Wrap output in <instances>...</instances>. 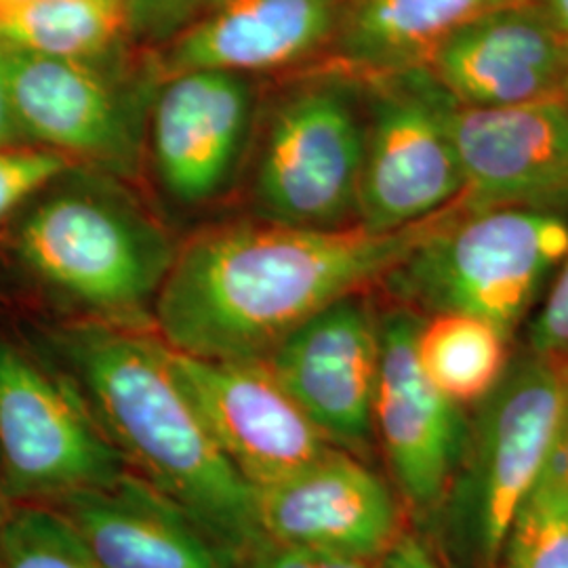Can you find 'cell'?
Wrapping results in <instances>:
<instances>
[{
  "label": "cell",
  "instance_id": "d6a6232c",
  "mask_svg": "<svg viewBox=\"0 0 568 568\" xmlns=\"http://www.w3.org/2000/svg\"><path fill=\"white\" fill-rule=\"evenodd\" d=\"M562 93L568 100V47H567V68H565V81H562Z\"/></svg>",
  "mask_w": 568,
  "mask_h": 568
},
{
  "label": "cell",
  "instance_id": "2e32d148",
  "mask_svg": "<svg viewBox=\"0 0 568 568\" xmlns=\"http://www.w3.org/2000/svg\"><path fill=\"white\" fill-rule=\"evenodd\" d=\"M568 37L516 0L469 21L427 63L462 108H506L562 93Z\"/></svg>",
  "mask_w": 568,
  "mask_h": 568
},
{
  "label": "cell",
  "instance_id": "83f0119b",
  "mask_svg": "<svg viewBox=\"0 0 568 568\" xmlns=\"http://www.w3.org/2000/svg\"><path fill=\"white\" fill-rule=\"evenodd\" d=\"M379 568H440V565L422 537L400 532V537L382 558Z\"/></svg>",
  "mask_w": 568,
  "mask_h": 568
},
{
  "label": "cell",
  "instance_id": "ba28073f",
  "mask_svg": "<svg viewBox=\"0 0 568 568\" xmlns=\"http://www.w3.org/2000/svg\"><path fill=\"white\" fill-rule=\"evenodd\" d=\"M568 406V366L525 349L483 400L474 434L471 527L488 567L499 562L509 528L541 483Z\"/></svg>",
  "mask_w": 568,
  "mask_h": 568
},
{
  "label": "cell",
  "instance_id": "4fadbf2b",
  "mask_svg": "<svg viewBox=\"0 0 568 568\" xmlns=\"http://www.w3.org/2000/svg\"><path fill=\"white\" fill-rule=\"evenodd\" d=\"M255 508L265 539L310 551L382 560L403 532L389 487L339 447L255 488Z\"/></svg>",
  "mask_w": 568,
  "mask_h": 568
},
{
  "label": "cell",
  "instance_id": "52a82bcc",
  "mask_svg": "<svg viewBox=\"0 0 568 568\" xmlns=\"http://www.w3.org/2000/svg\"><path fill=\"white\" fill-rule=\"evenodd\" d=\"M129 471L93 413L20 347L0 339V478L18 504L112 487Z\"/></svg>",
  "mask_w": 568,
  "mask_h": 568
},
{
  "label": "cell",
  "instance_id": "7c38bea8",
  "mask_svg": "<svg viewBox=\"0 0 568 568\" xmlns=\"http://www.w3.org/2000/svg\"><path fill=\"white\" fill-rule=\"evenodd\" d=\"M7 89L21 138L112 173L138 163L133 102L100 61L55 60L7 51Z\"/></svg>",
  "mask_w": 568,
  "mask_h": 568
},
{
  "label": "cell",
  "instance_id": "44dd1931",
  "mask_svg": "<svg viewBox=\"0 0 568 568\" xmlns=\"http://www.w3.org/2000/svg\"><path fill=\"white\" fill-rule=\"evenodd\" d=\"M509 337L485 318L443 312L424 316L415 349L432 386L455 405L483 403L509 365Z\"/></svg>",
  "mask_w": 568,
  "mask_h": 568
},
{
  "label": "cell",
  "instance_id": "f1b7e54d",
  "mask_svg": "<svg viewBox=\"0 0 568 568\" xmlns=\"http://www.w3.org/2000/svg\"><path fill=\"white\" fill-rule=\"evenodd\" d=\"M541 480L551 483L554 487L565 490L568 495V406L562 426L558 432V438H556V445L551 450V457H549L548 467H546V474H544Z\"/></svg>",
  "mask_w": 568,
  "mask_h": 568
},
{
  "label": "cell",
  "instance_id": "7402d4cb",
  "mask_svg": "<svg viewBox=\"0 0 568 568\" xmlns=\"http://www.w3.org/2000/svg\"><path fill=\"white\" fill-rule=\"evenodd\" d=\"M0 568L105 567L60 509L18 504L0 525Z\"/></svg>",
  "mask_w": 568,
  "mask_h": 568
},
{
  "label": "cell",
  "instance_id": "5bb4252c",
  "mask_svg": "<svg viewBox=\"0 0 568 568\" xmlns=\"http://www.w3.org/2000/svg\"><path fill=\"white\" fill-rule=\"evenodd\" d=\"M455 143L469 206H537L568 215L565 93L506 108H457Z\"/></svg>",
  "mask_w": 568,
  "mask_h": 568
},
{
  "label": "cell",
  "instance_id": "ac0fdd59",
  "mask_svg": "<svg viewBox=\"0 0 568 568\" xmlns=\"http://www.w3.org/2000/svg\"><path fill=\"white\" fill-rule=\"evenodd\" d=\"M105 568H224L182 509L124 471L112 487L72 493L53 504Z\"/></svg>",
  "mask_w": 568,
  "mask_h": 568
},
{
  "label": "cell",
  "instance_id": "cb8c5ba5",
  "mask_svg": "<svg viewBox=\"0 0 568 568\" xmlns=\"http://www.w3.org/2000/svg\"><path fill=\"white\" fill-rule=\"evenodd\" d=\"M68 159L41 145L0 148V224L68 171Z\"/></svg>",
  "mask_w": 568,
  "mask_h": 568
},
{
  "label": "cell",
  "instance_id": "8992f818",
  "mask_svg": "<svg viewBox=\"0 0 568 568\" xmlns=\"http://www.w3.org/2000/svg\"><path fill=\"white\" fill-rule=\"evenodd\" d=\"M18 246L44 283L110 316L154 300L175 255L135 206L93 187L42 201L21 225Z\"/></svg>",
  "mask_w": 568,
  "mask_h": 568
},
{
  "label": "cell",
  "instance_id": "277c9868",
  "mask_svg": "<svg viewBox=\"0 0 568 568\" xmlns=\"http://www.w3.org/2000/svg\"><path fill=\"white\" fill-rule=\"evenodd\" d=\"M363 81L326 65L276 108L255 175L265 222L293 227L358 224L365 161Z\"/></svg>",
  "mask_w": 568,
  "mask_h": 568
},
{
  "label": "cell",
  "instance_id": "8fae6325",
  "mask_svg": "<svg viewBox=\"0 0 568 568\" xmlns=\"http://www.w3.org/2000/svg\"><path fill=\"white\" fill-rule=\"evenodd\" d=\"M265 365L333 447L356 450L373 440L379 316L365 291L297 326Z\"/></svg>",
  "mask_w": 568,
  "mask_h": 568
},
{
  "label": "cell",
  "instance_id": "7a4b0ae2",
  "mask_svg": "<svg viewBox=\"0 0 568 568\" xmlns=\"http://www.w3.org/2000/svg\"><path fill=\"white\" fill-rule=\"evenodd\" d=\"M60 345L126 469L182 509L224 568L264 541L255 488L213 438L161 337L93 321L65 328Z\"/></svg>",
  "mask_w": 568,
  "mask_h": 568
},
{
  "label": "cell",
  "instance_id": "f546056e",
  "mask_svg": "<svg viewBox=\"0 0 568 568\" xmlns=\"http://www.w3.org/2000/svg\"><path fill=\"white\" fill-rule=\"evenodd\" d=\"M20 131L11 112L9 102V89H7V58L4 49H0V148L16 145L20 140Z\"/></svg>",
  "mask_w": 568,
  "mask_h": 568
},
{
  "label": "cell",
  "instance_id": "9c48e42d",
  "mask_svg": "<svg viewBox=\"0 0 568 568\" xmlns=\"http://www.w3.org/2000/svg\"><path fill=\"white\" fill-rule=\"evenodd\" d=\"M422 321L405 305L379 318L373 429L406 501L432 511L445 501L462 464L467 427L462 406L432 386L419 366L415 339Z\"/></svg>",
  "mask_w": 568,
  "mask_h": 568
},
{
  "label": "cell",
  "instance_id": "836d02e7",
  "mask_svg": "<svg viewBox=\"0 0 568 568\" xmlns=\"http://www.w3.org/2000/svg\"><path fill=\"white\" fill-rule=\"evenodd\" d=\"M7 2H20V0H0V4H7Z\"/></svg>",
  "mask_w": 568,
  "mask_h": 568
},
{
  "label": "cell",
  "instance_id": "ffe728a7",
  "mask_svg": "<svg viewBox=\"0 0 568 568\" xmlns=\"http://www.w3.org/2000/svg\"><path fill=\"white\" fill-rule=\"evenodd\" d=\"M126 37L122 0L0 4V49L55 60L102 61Z\"/></svg>",
  "mask_w": 568,
  "mask_h": 568
},
{
  "label": "cell",
  "instance_id": "603a6c76",
  "mask_svg": "<svg viewBox=\"0 0 568 568\" xmlns=\"http://www.w3.org/2000/svg\"><path fill=\"white\" fill-rule=\"evenodd\" d=\"M501 558L506 568H568V495L541 480L520 508Z\"/></svg>",
  "mask_w": 568,
  "mask_h": 568
},
{
  "label": "cell",
  "instance_id": "3957f363",
  "mask_svg": "<svg viewBox=\"0 0 568 568\" xmlns=\"http://www.w3.org/2000/svg\"><path fill=\"white\" fill-rule=\"evenodd\" d=\"M567 257V213L464 199L382 284L417 314H471L511 337Z\"/></svg>",
  "mask_w": 568,
  "mask_h": 568
},
{
  "label": "cell",
  "instance_id": "4316f807",
  "mask_svg": "<svg viewBox=\"0 0 568 568\" xmlns=\"http://www.w3.org/2000/svg\"><path fill=\"white\" fill-rule=\"evenodd\" d=\"M382 560L291 548L264 539L241 556L232 568H379Z\"/></svg>",
  "mask_w": 568,
  "mask_h": 568
},
{
  "label": "cell",
  "instance_id": "4dcf8cb0",
  "mask_svg": "<svg viewBox=\"0 0 568 568\" xmlns=\"http://www.w3.org/2000/svg\"><path fill=\"white\" fill-rule=\"evenodd\" d=\"M537 9L546 20L568 37V0H523Z\"/></svg>",
  "mask_w": 568,
  "mask_h": 568
},
{
  "label": "cell",
  "instance_id": "d6986e66",
  "mask_svg": "<svg viewBox=\"0 0 568 568\" xmlns=\"http://www.w3.org/2000/svg\"><path fill=\"white\" fill-rule=\"evenodd\" d=\"M516 0H352L331 44V65L373 77L427 65L440 44Z\"/></svg>",
  "mask_w": 568,
  "mask_h": 568
},
{
  "label": "cell",
  "instance_id": "6da1fadb",
  "mask_svg": "<svg viewBox=\"0 0 568 568\" xmlns=\"http://www.w3.org/2000/svg\"><path fill=\"white\" fill-rule=\"evenodd\" d=\"M459 203L389 232L274 222L203 232L173 255L154 297L161 339L199 358L265 361L314 314L382 283Z\"/></svg>",
  "mask_w": 568,
  "mask_h": 568
},
{
  "label": "cell",
  "instance_id": "9a60e30c",
  "mask_svg": "<svg viewBox=\"0 0 568 568\" xmlns=\"http://www.w3.org/2000/svg\"><path fill=\"white\" fill-rule=\"evenodd\" d=\"M253 116L244 74H164L150 116V152L164 190L180 203L215 199L234 175Z\"/></svg>",
  "mask_w": 568,
  "mask_h": 568
},
{
  "label": "cell",
  "instance_id": "30bf717a",
  "mask_svg": "<svg viewBox=\"0 0 568 568\" xmlns=\"http://www.w3.org/2000/svg\"><path fill=\"white\" fill-rule=\"evenodd\" d=\"M169 354L213 438L251 487L274 485L333 447L265 361H213L173 347Z\"/></svg>",
  "mask_w": 568,
  "mask_h": 568
},
{
  "label": "cell",
  "instance_id": "5b68a950",
  "mask_svg": "<svg viewBox=\"0 0 568 568\" xmlns=\"http://www.w3.org/2000/svg\"><path fill=\"white\" fill-rule=\"evenodd\" d=\"M361 81L366 133L358 224L400 230L459 203L466 196L453 133L459 103L427 65Z\"/></svg>",
  "mask_w": 568,
  "mask_h": 568
},
{
  "label": "cell",
  "instance_id": "484cf974",
  "mask_svg": "<svg viewBox=\"0 0 568 568\" xmlns=\"http://www.w3.org/2000/svg\"><path fill=\"white\" fill-rule=\"evenodd\" d=\"M528 349L568 366V257L556 272L548 295L530 325Z\"/></svg>",
  "mask_w": 568,
  "mask_h": 568
},
{
  "label": "cell",
  "instance_id": "1f68e13d",
  "mask_svg": "<svg viewBox=\"0 0 568 568\" xmlns=\"http://www.w3.org/2000/svg\"><path fill=\"white\" fill-rule=\"evenodd\" d=\"M4 499H7V495H4V487H2V478H0V525H2L4 516H7V511H9V508L4 506Z\"/></svg>",
  "mask_w": 568,
  "mask_h": 568
},
{
  "label": "cell",
  "instance_id": "e0dca14e",
  "mask_svg": "<svg viewBox=\"0 0 568 568\" xmlns=\"http://www.w3.org/2000/svg\"><path fill=\"white\" fill-rule=\"evenodd\" d=\"M352 0H220L164 44L161 74L224 70L236 74L295 65L328 51Z\"/></svg>",
  "mask_w": 568,
  "mask_h": 568
},
{
  "label": "cell",
  "instance_id": "d4e9b609",
  "mask_svg": "<svg viewBox=\"0 0 568 568\" xmlns=\"http://www.w3.org/2000/svg\"><path fill=\"white\" fill-rule=\"evenodd\" d=\"M220 0H122L126 37L148 44H169L206 16Z\"/></svg>",
  "mask_w": 568,
  "mask_h": 568
}]
</instances>
